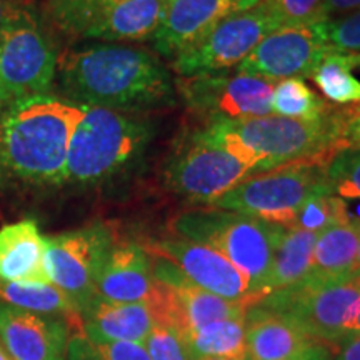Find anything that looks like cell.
Listing matches in <instances>:
<instances>
[{"instance_id":"d4e9b609","label":"cell","mask_w":360,"mask_h":360,"mask_svg":"<svg viewBox=\"0 0 360 360\" xmlns=\"http://www.w3.org/2000/svg\"><path fill=\"white\" fill-rule=\"evenodd\" d=\"M114 4L115 0H47L44 13L56 32L94 40Z\"/></svg>"},{"instance_id":"f35d334b","label":"cell","mask_w":360,"mask_h":360,"mask_svg":"<svg viewBox=\"0 0 360 360\" xmlns=\"http://www.w3.org/2000/svg\"><path fill=\"white\" fill-rule=\"evenodd\" d=\"M354 334H360V307H359L357 317H355V322H354V327H352V335Z\"/></svg>"},{"instance_id":"7402d4cb","label":"cell","mask_w":360,"mask_h":360,"mask_svg":"<svg viewBox=\"0 0 360 360\" xmlns=\"http://www.w3.org/2000/svg\"><path fill=\"white\" fill-rule=\"evenodd\" d=\"M360 238V224L335 222L317 236L312 267L307 277L335 278L354 272Z\"/></svg>"},{"instance_id":"9a60e30c","label":"cell","mask_w":360,"mask_h":360,"mask_svg":"<svg viewBox=\"0 0 360 360\" xmlns=\"http://www.w3.org/2000/svg\"><path fill=\"white\" fill-rule=\"evenodd\" d=\"M260 0H167L152 35L157 53L172 58L220 20L257 6Z\"/></svg>"},{"instance_id":"5b68a950","label":"cell","mask_w":360,"mask_h":360,"mask_svg":"<svg viewBox=\"0 0 360 360\" xmlns=\"http://www.w3.org/2000/svg\"><path fill=\"white\" fill-rule=\"evenodd\" d=\"M152 125L125 112L85 107L72 135L65 186L98 187L134 169L152 141Z\"/></svg>"},{"instance_id":"30bf717a","label":"cell","mask_w":360,"mask_h":360,"mask_svg":"<svg viewBox=\"0 0 360 360\" xmlns=\"http://www.w3.org/2000/svg\"><path fill=\"white\" fill-rule=\"evenodd\" d=\"M282 29L281 20L264 2L233 13L207 30L172 58L177 77L227 72L254 52L269 34Z\"/></svg>"},{"instance_id":"1f68e13d","label":"cell","mask_w":360,"mask_h":360,"mask_svg":"<svg viewBox=\"0 0 360 360\" xmlns=\"http://www.w3.org/2000/svg\"><path fill=\"white\" fill-rule=\"evenodd\" d=\"M330 52L360 53V11L319 24Z\"/></svg>"},{"instance_id":"ac0fdd59","label":"cell","mask_w":360,"mask_h":360,"mask_svg":"<svg viewBox=\"0 0 360 360\" xmlns=\"http://www.w3.org/2000/svg\"><path fill=\"white\" fill-rule=\"evenodd\" d=\"M244 322L249 360H290L317 342L289 319L259 305L245 310Z\"/></svg>"},{"instance_id":"f1b7e54d","label":"cell","mask_w":360,"mask_h":360,"mask_svg":"<svg viewBox=\"0 0 360 360\" xmlns=\"http://www.w3.org/2000/svg\"><path fill=\"white\" fill-rule=\"evenodd\" d=\"M67 360H150L146 347L135 342H96L80 330L70 332Z\"/></svg>"},{"instance_id":"8fae6325","label":"cell","mask_w":360,"mask_h":360,"mask_svg":"<svg viewBox=\"0 0 360 360\" xmlns=\"http://www.w3.org/2000/svg\"><path fill=\"white\" fill-rule=\"evenodd\" d=\"M45 242L49 281L69 297L80 314L96 299L98 277L115 238L107 225L92 224L47 237Z\"/></svg>"},{"instance_id":"603a6c76","label":"cell","mask_w":360,"mask_h":360,"mask_svg":"<svg viewBox=\"0 0 360 360\" xmlns=\"http://www.w3.org/2000/svg\"><path fill=\"white\" fill-rule=\"evenodd\" d=\"M319 233L285 227L274 254V262L265 283V295L304 281L312 267L314 245Z\"/></svg>"},{"instance_id":"ba28073f","label":"cell","mask_w":360,"mask_h":360,"mask_svg":"<svg viewBox=\"0 0 360 360\" xmlns=\"http://www.w3.org/2000/svg\"><path fill=\"white\" fill-rule=\"evenodd\" d=\"M52 35L32 11L11 7L0 27V90L7 102L47 96L57 75Z\"/></svg>"},{"instance_id":"4fadbf2b","label":"cell","mask_w":360,"mask_h":360,"mask_svg":"<svg viewBox=\"0 0 360 360\" xmlns=\"http://www.w3.org/2000/svg\"><path fill=\"white\" fill-rule=\"evenodd\" d=\"M330 53L319 24L282 27L269 34L237 72L278 82L283 79H310L322 58Z\"/></svg>"},{"instance_id":"8d00e7d4","label":"cell","mask_w":360,"mask_h":360,"mask_svg":"<svg viewBox=\"0 0 360 360\" xmlns=\"http://www.w3.org/2000/svg\"><path fill=\"white\" fill-rule=\"evenodd\" d=\"M290 360H334V352H332L330 345L322 344V342H315L309 349H305L302 354L295 355Z\"/></svg>"},{"instance_id":"ab89813d","label":"cell","mask_w":360,"mask_h":360,"mask_svg":"<svg viewBox=\"0 0 360 360\" xmlns=\"http://www.w3.org/2000/svg\"><path fill=\"white\" fill-rule=\"evenodd\" d=\"M7 105H8L7 98H6V96H4V92H2V90H0V112H2L4 109H6Z\"/></svg>"},{"instance_id":"5bb4252c","label":"cell","mask_w":360,"mask_h":360,"mask_svg":"<svg viewBox=\"0 0 360 360\" xmlns=\"http://www.w3.org/2000/svg\"><path fill=\"white\" fill-rule=\"evenodd\" d=\"M146 249L172 262L192 283L225 300L244 305L257 304L249 282L233 265L210 247L195 244L180 237L152 242Z\"/></svg>"},{"instance_id":"d590c367","label":"cell","mask_w":360,"mask_h":360,"mask_svg":"<svg viewBox=\"0 0 360 360\" xmlns=\"http://www.w3.org/2000/svg\"><path fill=\"white\" fill-rule=\"evenodd\" d=\"M334 360H360V334H354L342 340Z\"/></svg>"},{"instance_id":"7c38bea8","label":"cell","mask_w":360,"mask_h":360,"mask_svg":"<svg viewBox=\"0 0 360 360\" xmlns=\"http://www.w3.org/2000/svg\"><path fill=\"white\" fill-rule=\"evenodd\" d=\"M174 82L177 97L207 124L272 115V96L277 84L272 80L240 72H215L175 77Z\"/></svg>"},{"instance_id":"74e56055","label":"cell","mask_w":360,"mask_h":360,"mask_svg":"<svg viewBox=\"0 0 360 360\" xmlns=\"http://www.w3.org/2000/svg\"><path fill=\"white\" fill-rule=\"evenodd\" d=\"M11 7L8 6L7 0H0V27L4 25V22H6L8 12H11Z\"/></svg>"},{"instance_id":"4316f807","label":"cell","mask_w":360,"mask_h":360,"mask_svg":"<svg viewBox=\"0 0 360 360\" xmlns=\"http://www.w3.org/2000/svg\"><path fill=\"white\" fill-rule=\"evenodd\" d=\"M310 79L335 105L360 103V79L354 74L350 52L327 53Z\"/></svg>"},{"instance_id":"836d02e7","label":"cell","mask_w":360,"mask_h":360,"mask_svg":"<svg viewBox=\"0 0 360 360\" xmlns=\"http://www.w3.org/2000/svg\"><path fill=\"white\" fill-rule=\"evenodd\" d=\"M340 141L344 148H360V103L344 109Z\"/></svg>"},{"instance_id":"cb8c5ba5","label":"cell","mask_w":360,"mask_h":360,"mask_svg":"<svg viewBox=\"0 0 360 360\" xmlns=\"http://www.w3.org/2000/svg\"><path fill=\"white\" fill-rule=\"evenodd\" d=\"M0 305L65 319L70 332L80 330L79 310L53 283L0 282Z\"/></svg>"},{"instance_id":"4dcf8cb0","label":"cell","mask_w":360,"mask_h":360,"mask_svg":"<svg viewBox=\"0 0 360 360\" xmlns=\"http://www.w3.org/2000/svg\"><path fill=\"white\" fill-rule=\"evenodd\" d=\"M143 347L150 360H195L184 335L169 323L155 322Z\"/></svg>"},{"instance_id":"3957f363","label":"cell","mask_w":360,"mask_h":360,"mask_svg":"<svg viewBox=\"0 0 360 360\" xmlns=\"http://www.w3.org/2000/svg\"><path fill=\"white\" fill-rule=\"evenodd\" d=\"M344 110H330L314 120L285 119L278 115L242 120H215L199 132L205 141L224 148L255 174L328 157L340 150Z\"/></svg>"},{"instance_id":"52a82bcc","label":"cell","mask_w":360,"mask_h":360,"mask_svg":"<svg viewBox=\"0 0 360 360\" xmlns=\"http://www.w3.org/2000/svg\"><path fill=\"white\" fill-rule=\"evenodd\" d=\"M328 157L294 162L252 175L210 205L289 227L309 199L332 193L326 179Z\"/></svg>"},{"instance_id":"9c48e42d","label":"cell","mask_w":360,"mask_h":360,"mask_svg":"<svg viewBox=\"0 0 360 360\" xmlns=\"http://www.w3.org/2000/svg\"><path fill=\"white\" fill-rule=\"evenodd\" d=\"M162 175L164 186L175 195L197 205H210L255 172L193 130L175 143Z\"/></svg>"},{"instance_id":"44dd1931","label":"cell","mask_w":360,"mask_h":360,"mask_svg":"<svg viewBox=\"0 0 360 360\" xmlns=\"http://www.w3.org/2000/svg\"><path fill=\"white\" fill-rule=\"evenodd\" d=\"M167 0H115L94 40L103 44L142 42L152 39Z\"/></svg>"},{"instance_id":"e0dca14e","label":"cell","mask_w":360,"mask_h":360,"mask_svg":"<svg viewBox=\"0 0 360 360\" xmlns=\"http://www.w3.org/2000/svg\"><path fill=\"white\" fill-rule=\"evenodd\" d=\"M157 294L159 282L152 272V255L148 250L135 242H115L98 277L96 299L152 305Z\"/></svg>"},{"instance_id":"7bdbcfd3","label":"cell","mask_w":360,"mask_h":360,"mask_svg":"<svg viewBox=\"0 0 360 360\" xmlns=\"http://www.w3.org/2000/svg\"><path fill=\"white\" fill-rule=\"evenodd\" d=\"M200 360H229V359H222V357H207V359H200Z\"/></svg>"},{"instance_id":"d6986e66","label":"cell","mask_w":360,"mask_h":360,"mask_svg":"<svg viewBox=\"0 0 360 360\" xmlns=\"http://www.w3.org/2000/svg\"><path fill=\"white\" fill-rule=\"evenodd\" d=\"M155 326L150 305L120 304L94 299L80 312V332L96 342H135L146 344Z\"/></svg>"},{"instance_id":"6da1fadb","label":"cell","mask_w":360,"mask_h":360,"mask_svg":"<svg viewBox=\"0 0 360 360\" xmlns=\"http://www.w3.org/2000/svg\"><path fill=\"white\" fill-rule=\"evenodd\" d=\"M56 84L62 97L82 107L125 114L177 102L175 82L154 53L117 44H94L58 56Z\"/></svg>"},{"instance_id":"83f0119b","label":"cell","mask_w":360,"mask_h":360,"mask_svg":"<svg viewBox=\"0 0 360 360\" xmlns=\"http://www.w3.org/2000/svg\"><path fill=\"white\" fill-rule=\"evenodd\" d=\"M332 109L302 79L278 80L272 96V114L285 119L314 120L327 115Z\"/></svg>"},{"instance_id":"d6a6232c","label":"cell","mask_w":360,"mask_h":360,"mask_svg":"<svg viewBox=\"0 0 360 360\" xmlns=\"http://www.w3.org/2000/svg\"><path fill=\"white\" fill-rule=\"evenodd\" d=\"M282 27H305L323 22V0H260Z\"/></svg>"},{"instance_id":"ee69618b","label":"cell","mask_w":360,"mask_h":360,"mask_svg":"<svg viewBox=\"0 0 360 360\" xmlns=\"http://www.w3.org/2000/svg\"><path fill=\"white\" fill-rule=\"evenodd\" d=\"M245 360H249V359H245Z\"/></svg>"},{"instance_id":"484cf974","label":"cell","mask_w":360,"mask_h":360,"mask_svg":"<svg viewBox=\"0 0 360 360\" xmlns=\"http://www.w3.org/2000/svg\"><path fill=\"white\" fill-rule=\"evenodd\" d=\"M245 317V315H244ZM244 317L212 322L195 334L186 337L192 357H222L229 360H245V322Z\"/></svg>"},{"instance_id":"277c9868","label":"cell","mask_w":360,"mask_h":360,"mask_svg":"<svg viewBox=\"0 0 360 360\" xmlns=\"http://www.w3.org/2000/svg\"><path fill=\"white\" fill-rule=\"evenodd\" d=\"M174 237L217 250L249 282L255 299L265 297V283L283 225L232 210L199 205L175 215L169 224Z\"/></svg>"},{"instance_id":"60d3db41","label":"cell","mask_w":360,"mask_h":360,"mask_svg":"<svg viewBox=\"0 0 360 360\" xmlns=\"http://www.w3.org/2000/svg\"><path fill=\"white\" fill-rule=\"evenodd\" d=\"M0 360H12L11 357H8V354H7V350L4 349V345H2V342H0Z\"/></svg>"},{"instance_id":"2e32d148","label":"cell","mask_w":360,"mask_h":360,"mask_svg":"<svg viewBox=\"0 0 360 360\" xmlns=\"http://www.w3.org/2000/svg\"><path fill=\"white\" fill-rule=\"evenodd\" d=\"M65 319L0 305V342L12 360H67Z\"/></svg>"},{"instance_id":"b9f144b4","label":"cell","mask_w":360,"mask_h":360,"mask_svg":"<svg viewBox=\"0 0 360 360\" xmlns=\"http://www.w3.org/2000/svg\"><path fill=\"white\" fill-rule=\"evenodd\" d=\"M354 270H360V238H359V249H357V257H355V269Z\"/></svg>"},{"instance_id":"e575fe53","label":"cell","mask_w":360,"mask_h":360,"mask_svg":"<svg viewBox=\"0 0 360 360\" xmlns=\"http://www.w3.org/2000/svg\"><path fill=\"white\" fill-rule=\"evenodd\" d=\"M360 11V0H323V22Z\"/></svg>"},{"instance_id":"8992f818","label":"cell","mask_w":360,"mask_h":360,"mask_svg":"<svg viewBox=\"0 0 360 360\" xmlns=\"http://www.w3.org/2000/svg\"><path fill=\"white\" fill-rule=\"evenodd\" d=\"M255 305L289 319L314 340L339 345L352 335L360 307V270L335 278L305 277L270 292Z\"/></svg>"},{"instance_id":"f546056e","label":"cell","mask_w":360,"mask_h":360,"mask_svg":"<svg viewBox=\"0 0 360 360\" xmlns=\"http://www.w3.org/2000/svg\"><path fill=\"white\" fill-rule=\"evenodd\" d=\"M326 179L332 195L360 200V148H340L328 157Z\"/></svg>"},{"instance_id":"7a4b0ae2","label":"cell","mask_w":360,"mask_h":360,"mask_svg":"<svg viewBox=\"0 0 360 360\" xmlns=\"http://www.w3.org/2000/svg\"><path fill=\"white\" fill-rule=\"evenodd\" d=\"M84 114L85 107L49 94L8 103L0 112V188L65 186L72 135Z\"/></svg>"},{"instance_id":"ffe728a7","label":"cell","mask_w":360,"mask_h":360,"mask_svg":"<svg viewBox=\"0 0 360 360\" xmlns=\"http://www.w3.org/2000/svg\"><path fill=\"white\" fill-rule=\"evenodd\" d=\"M47 242L35 220L0 229V282L51 283L45 269Z\"/></svg>"}]
</instances>
